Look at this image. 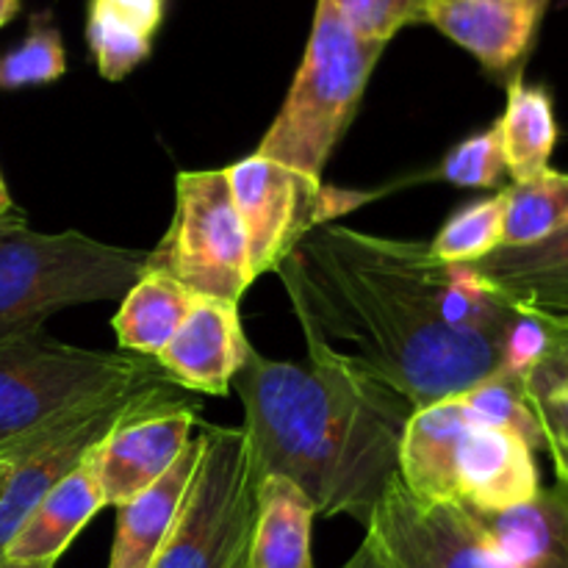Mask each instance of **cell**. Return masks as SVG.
<instances>
[{"label":"cell","instance_id":"cell-38","mask_svg":"<svg viewBox=\"0 0 568 568\" xmlns=\"http://www.w3.org/2000/svg\"><path fill=\"white\" fill-rule=\"evenodd\" d=\"M250 568H253V566H250Z\"/></svg>","mask_w":568,"mask_h":568},{"label":"cell","instance_id":"cell-36","mask_svg":"<svg viewBox=\"0 0 568 568\" xmlns=\"http://www.w3.org/2000/svg\"><path fill=\"white\" fill-rule=\"evenodd\" d=\"M9 471H11V464L6 458H0V488H3V483H6V477H9Z\"/></svg>","mask_w":568,"mask_h":568},{"label":"cell","instance_id":"cell-27","mask_svg":"<svg viewBox=\"0 0 568 568\" xmlns=\"http://www.w3.org/2000/svg\"><path fill=\"white\" fill-rule=\"evenodd\" d=\"M67 72V50L48 11L31 17L26 39L0 55V89H26L59 81Z\"/></svg>","mask_w":568,"mask_h":568},{"label":"cell","instance_id":"cell-25","mask_svg":"<svg viewBox=\"0 0 568 568\" xmlns=\"http://www.w3.org/2000/svg\"><path fill=\"white\" fill-rule=\"evenodd\" d=\"M568 225V172L544 170L505 189L503 247H527Z\"/></svg>","mask_w":568,"mask_h":568},{"label":"cell","instance_id":"cell-32","mask_svg":"<svg viewBox=\"0 0 568 568\" xmlns=\"http://www.w3.org/2000/svg\"><path fill=\"white\" fill-rule=\"evenodd\" d=\"M0 568H55V560H14L0 555Z\"/></svg>","mask_w":568,"mask_h":568},{"label":"cell","instance_id":"cell-14","mask_svg":"<svg viewBox=\"0 0 568 568\" xmlns=\"http://www.w3.org/2000/svg\"><path fill=\"white\" fill-rule=\"evenodd\" d=\"M477 425L464 397H444L414 410L399 442V480L425 505H458V453Z\"/></svg>","mask_w":568,"mask_h":568},{"label":"cell","instance_id":"cell-13","mask_svg":"<svg viewBox=\"0 0 568 568\" xmlns=\"http://www.w3.org/2000/svg\"><path fill=\"white\" fill-rule=\"evenodd\" d=\"M552 0H430L425 22L469 50L488 72H519Z\"/></svg>","mask_w":568,"mask_h":568},{"label":"cell","instance_id":"cell-35","mask_svg":"<svg viewBox=\"0 0 568 568\" xmlns=\"http://www.w3.org/2000/svg\"><path fill=\"white\" fill-rule=\"evenodd\" d=\"M17 222H22L20 214H6V216H0V231H6V227L17 225Z\"/></svg>","mask_w":568,"mask_h":568},{"label":"cell","instance_id":"cell-5","mask_svg":"<svg viewBox=\"0 0 568 568\" xmlns=\"http://www.w3.org/2000/svg\"><path fill=\"white\" fill-rule=\"evenodd\" d=\"M183 405L197 403L172 381L136 383L83 399L44 419L33 430L0 444V458L11 464L9 477L0 488V555H6L44 494L64 480L116 427L136 416Z\"/></svg>","mask_w":568,"mask_h":568},{"label":"cell","instance_id":"cell-16","mask_svg":"<svg viewBox=\"0 0 568 568\" xmlns=\"http://www.w3.org/2000/svg\"><path fill=\"white\" fill-rule=\"evenodd\" d=\"M469 266L516 314L541 320L568 314V225L544 242L499 247Z\"/></svg>","mask_w":568,"mask_h":568},{"label":"cell","instance_id":"cell-1","mask_svg":"<svg viewBox=\"0 0 568 568\" xmlns=\"http://www.w3.org/2000/svg\"><path fill=\"white\" fill-rule=\"evenodd\" d=\"M277 275L308 364L375 383L414 410L503 369L519 320L469 264L344 225L314 227Z\"/></svg>","mask_w":568,"mask_h":568},{"label":"cell","instance_id":"cell-6","mask_svg":"<svg viewBox=\"0 0 568 568\" xmlns=\"http://www.w3.org/2000/svg\"><path fill=\"white\" fill-rule=\"evenodd\" d=\"M181 510L153 568H250L258 471L242 427L205 425Z\"/></svg>","mask_w":568,"mask_h":568},{"label":"cell","instance_id":"cell-22","mask_svg":"<svg viewBox=\"0 0 568 568\" xmlns=\"http://www.w3.org/2000/svg\"><path fill=\"white\" fill-rule=\"evenodd\" d=\"M197 294L189 292L183 283L159 270H144L122 297L114 316L116 342L122 353L159 358L161 349L170 344L178 327L194 308Z\"/></svg>","mask_w":568,"mask_h":568},{"label":"cell","instance_id":"cell-33","mask_svg":"<svg viewBox=\"0 0 568 568\" xmlns=\"http://www.w3.org/2000/svg\"><path fill=\"white\" fill-rule=\"evenodd\" d=\"M17 11H20V0H0V28L14 20Z\"/></svg>","mask_w":568,"mask_h":568},{"label":"cell","instance_id":"cell-10","mask_svg":"<svg viewBox=\"0 0 568 568\" xmlns=\"http://www.w3.org/2000/svg\"><path fill=\"white\" fill-rule=\"evenodd\" d=\"M364 527V541L386 568H510L480 536L464 505L419 503L399 475Z\"/></svg>","mask_w":568,"mask_h":568},{"label":"cell","instance_id":"cell-21","mask_svg":"<svg viewBox=\"0 0 568 568\" xmlns=\"http://www.w3.org/2000/svg\"><path fill=\"white\" fill-rule=\"evenodd\" d=\"M166 0H89L87 39L105 81L131 75L150 53Z\"/></svg>","mask_w":568,"mask_h":568},{"label":"cell","instance_id":"cell-28","mask_svg":"<svg viewBox=\"0 0 568 568\" xmlns=\"http://www.w3.org/2000/svg\"><path fill=\"white\" fill-rule=\"evenodd\" d=\"M460 397H464L466 408L471 410V416L480 425L508 430L519 436L527 447L544 449L541 427H538L536 416H532L530 405H527L521 377L499 369L483 383L471 386L469 392L460 394Z\"/></svg>","mask_w":568,"mask_h":568},{"label":"cell","instance_id":"cell-30","mask_svg":"<svg viewBox=\"0 0 568 568\" xmlns=\"http://www.w3.org/2000/svg\"><path fill=\"white\" fill-rule=\"evenodd\" d=\"M361 37L388 44L405 26L425 22L430 0H327Z\"/></svg>","mask_w":568,"mask_h":568},{"label":"cell","instance_id":"cell-9","mask_svg":"<svg viewBox=\"0 0 568 568\" xmlns=\"http://www.w3.org/2000/svg\"><path fill=\"white\" fill-rule=\"evenodd\" d=\"M233 203L247 233L250 272L253 277L277 272V266L297 250V244L314 227L325 225L327 216L338 211L333 189L303 175L277 161L250 155L227 166Z\"/></svg>","mask_w":568,"mask_h":568},{"label":"cell","instance_id":"cell-8","mask_svg":"<svg viewBox=\"0 0 568 568\" xmlns=\"http://www.w3.org/2000/svg\"><path fill=\"white\" fill-rule=\"evenodd\" d=\"M148 270L166 272L197 297L239 303L250 286L247 233L233 203L225 170L181 172L175 181V214Z\"/></svg>","mask_w":568,"mask_h":568},{"label":"cell","instance_id":"cell-31","mask_svg":"<svg viewBox=\"0 0 568 568\" xmlns=\"http://www.w3.org/2000/svg\"><path fill=\"white\" fill-rule=\"evenodd\" d=\"M342 568H386V564H383L381 555H377L375 549H372V544L364 541L358 547V552H355L353 558H349Z\"/></svg>","mask_w":568,"mask_h":568},{"label":"cell","instance_id":"cell-23","mask_svg":"<svg viewBox=\"0 0 568 568\" xmlns=\"http://www.w3.org/2000/svg\"><path fill=\"white\" fill-rule=\"evenodd\" d=\"M497 125L505 170L514 183L530 181L549 170V159L558 144V120H555L552 94L547 89L530 87L521 72H516L508 83V105Z\"/></svg>","mask_w":568,"mask_h":568},{"label":"cell","instance_id":"cell-15","mask_svg":"<svg viewBox=\"0 0 568 568\" xmlns=\"http://www.w3.org/2000/svg\"><path fill=\"white\" fill-rule=\"evenodd\" d=\"M458 505L499 514L525 505L541 491L536 449L519 436L477 422L458 453Z\"/></svg>","mask_w":568,"mask_h":568},{"label":"cell","instance_id":"cell-26","mask_svg":"<svg viewBox=\"0 0 568 568\" xmlns=\"http://www.w3.org/2000/svg\"><path fill=\"white\" fill-rule=\"evenodd\" d=\"M505 189L494 197L464 205L430 242V253L444 264H477L503 247Z\"/></svg>","mask_w":568,"mask_h":568},{"label":"cell","instance_id":"cell-4","mask_svg":"<svg viewBox=\"0 0 568 568\" xmlns=\"http://www.w3.org/2000/svg\"><path fill=\"white\" fill-rule=\"evenodd\" d=\"M148 270L144 250L83 233H37L26 222L0 231V342L42 331L59 311L125 297Z\"/></svg>","mask_w":568,"mask_h":568},{"label":"cell","instance_id":"cell-29","mask_svg":"<svg viewBox=\"0 0 568 568\" xmlns=\"http://www.w3.org/2000/svg\"><path fill=\"white\" fill-rule=\"evenodd\" d=\"M505 155L503 139H499V125L494 122L486 131L464 139L449 150L442 164L444 181L464 189H494L499 186L505 175Z\"/></svg>","mask_w":568,"mask_h":568},{"label":"cell","instance_id":"cell-17","mask_svg":"<svg viewBox=\"0 0 568 568\" xmlns=\"http://www.w3.org/2000/svg\"><path fill=\"white\" fill-rule=\"evenodd\" d=\"M464 510L510 568H568V488L560 483L499 514Z\"/></svg>","mask_w":568,"mask_h":568},{"label":"cell","instance_id":"cell-34","mask_svg":"<svg viewBox=\"0 0 568 568\" xmlns=\"http://www.w3.org/2000/svg\"><path fill=\"white\" fill-rule=\"evenodd\" d=\"M6 214H14V203H11L9 189H6L3 178H0V216H6Z\"/></svg>","mask_w":568,"mask_h":568},{"label":"cell","instance_id":"cell-18","mask_svg":"<svg viewBox=\"0 0 568 568\" xmlns=\"http://www.w3.org/2000/svg\"><path fill=\"white\" fill-rule=\"evenodd\" d=\"M98 449V447H94ZM94 449L64 477L55 483L42 503L37 505L6 555L14 560H59L78 532L105 508L94 466Z\"/></svg>","mask_w":568,"mask_h":568},{"label":"cell","instance_id":"cell-2","mask_svg":"<svg viewBox=\"0 0 568 568\" xmlns=\"http://www.w3.org/2000/svg\"><path fill=\"white\" fill-rule=\"evenodd\" d=\"M236 392L258 477H286L316 514L366 525L399 475V442L414 408L375 383L270 361L255 349L236 375Z\"/></svg>","mask_w":568,"mask_h":568},{"label":"cell","instance_id":"cell-3","mask_svg":"<svg viewBox=\"0 0 568 568\" xmlns=\"http://www.w3.org/2000/svg\"><path fill=\"white\" fill-rule=\"evenodd\" d=\"M383 50L386 44L361 37L327 0H320L297 75L255 155L322 181Z\"/></svg>","mask_w":568,"mask_h":568},{"label":"cell","instance_id":"cell-11","mask_svg":"<svg viewBox=\"0 0 568 568\" xmlns=\"http://www.w3.org/2000/svg\"><path fill=\"white\" fill-rule=\"evenodd\" d=\"M197 422V405H183L136 416L116 427L94 449L103 503L120 508L159 483L194 442Z\"/></svg>","mask_w":568,"mask_h":568},{"label":"cell","instance_id":"cell-37","mask_svg":"<svg viewBox=\"0 0 568 568\" xmlns=\"http://www.w3.org/2000/svg\"><path fill=\"white\" fill-rule=\"evenodd\" d=\"M558 483H560V486H566V488H568V475L564 477V480H558Z\"/></svg>","mask_w":568,"mask_h":568},{"label":"cell","instance_id":"cell-12","mask_svg":"<svg viewBox=\"0 0 568 568\" xmlns=\"http://www.w3.org/2000/svg\"><path fill=\"white\" fill-rule=\"evenodd\" d=\"M253 355L239 303L197 297L194 308L159 353V366L183 392L225 397Z\"/></svg>","mask_w":568,"mask_h":568},{"label":"cell","instance_id":"cell-19","mask_svg":"<svg viewBox=\"0 0 568 568\" xmlns=\"http://www.w3.org/2000/svg\"><path fill=\"white\" fill-rule=\"evenodd\" d=\"M197 455L200 442L194 436L186 453L172 464V469L159 483L116 508V532L109 568H153L166 536H170L172 521L181 510Z\"/></svg>","mask_w":568,"mask_h":568},{"label":"cell","instance_id":"cell-24","mask_svg":"<svg viewBox=\"0 0 568 568\" xmlns=\"http://www.w3.org/2000/svg\"><path fill=\"white\" fill-rule=\"evenodd\" d=\"M541 320V316H538ZM547 349L521 377L525 399L544 436V449L555 464V475H568V314L544 320Z\"/></svg>","mask_w":568,"mask_h":568},{"label":"cell","instance_id":"cell-20","mask_svg":"<svg viewBox=\"0 0 568 568\" xmlns=\"http://www.w3.org/2000/svg\"><path fill=\"white\" fill-rule=\"evenodd\" d=\"M314 516V503L292 480L281 475L261 477L250 566L314 568V555H311Z\"/></svg>","mask_w":568,"mask_h":568},{"label":"cell","instance_id":"cell-7","mask_svg":"<svg viewBox=\"0 0 568 568\" xmlns=\"http://www.w3.org/2000/svg\"><path fill=\"white\" fill-rule=\"evenodd\" d=\"M170 381L155 358L98 353L26 333L0 342V444L98 394L136 383Z\"/></svg>","mask_w":568,"mask_h":568}]
</instances>
